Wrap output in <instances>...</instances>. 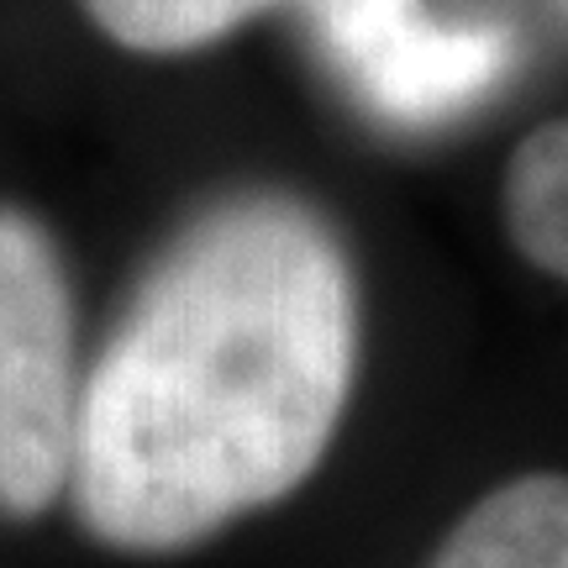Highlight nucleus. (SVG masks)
<instances>
[{
	"mask_svg": "<svg viewBox=\"0 0 568 568\" xmlns=\"http://www.w3.org/2000/svg\"><path fill=\"white\" fill-rule=\"evenodd\" d=\"M358 374L347 247L295 195L184 222L80 379L69 495L116 552H184L322 468Z\"/></svg>",
	"mask_w": 568,
	"mask_h": 568,
	"instance_id": "f257e3e1",
	"label": "nucleus"
},
{
	"mask_svg": "<svg viewBox=\"0 0 568 568\" xmlns=\"http://www.w3.org/2000/svg\"><path fill=\"white\" fill-rule=\"evenodd\" d=\"M80 374L74 295L48 226L0 205V516L32 521L69 489Z\"/></svg>",
	"mask_w": 568,
	"mask_h": 568,
	"instance_id": "f03ea898",
	"label": "nucleus"
},
{
	"mask_svg": "<svg viewBox=\"0 0 568 568\" xmlns=\"http://www.w3.org/2000/svg\"><path fill=\"white\" fill-rule=\"evenodd\" d=\"M311 21L368 111L400 126H437L479 105L516 63L506 27H447L422 0H311Z\"/></svg>",
	"mask_w": 568,
	"mask_h": 568,
	"instance_id": "7ed1b4c3",
	"label": "nucleus"
},
{
	"mask_svg": "<svg viewBox=\"0 0 568 568\" xmlns=\"http://www.w3.org/2000/svg\"><path fill=\"white\" fill-rule=\"evenodd\" d=\"M426 568H568V474H516L479 495Z\"/></svg>",
	"mask_w": 568,
	"mask_h": 568,
	"instance_id": "20e7f679",
	"label": "nucleus"
},
{
	"mask_svg": "<svg viewBox=\"0 0 568 568\" xmlns=\"http://www.w3.org/2000/svg\"><path fill=\"white\" fill-rule=\"evenodd\" d=\"M500 211L516 253L568 284V116L516 142L500 184Z\"/></svg>",
	"mask_w": 568,
	"mask_h": 568,
	"instance_id": "39448f33",
	"label": "nucleus"
},
{
	"mask_svg": "<svg viewBox=\"0 0 568 568\" xmlns=\"http://www.w3.org/2000/svg\"><path fill=\"white\" fill-rule=\"evenodd\" d=\"M268 0H80V11L95 21V32L148 59L195 53L243 27Z\"/></svg>",
	"mask_w": 568,
	"mask_h": 568,
	"instance_id": "423d86ee",
	"label": "nucleus"
}]
</instances>
